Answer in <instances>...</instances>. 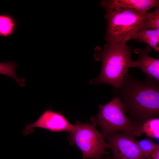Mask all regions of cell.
<instances>
[{"mask_svg":"<svg viewBox=\"0 0 159 159\" xmlns=\"http://www.w3.org/2000/svg\"><path fill=\"white\" fill-rule=\"evenodd\" d=\"M116 93L128 118L143 125L159 116V81L145 76L144 80L134 77L129 71Z\"/></svg>","mask_w":159,"mask_h":159,"instance_id":"obj_1","label":"cell"},{"mask_svg":"<svg viewBox=\"0 0 159 159\" xmlns=\"http://www.w3.org/2000/svg\"><path fill=\"white\" fill-rule=\"evenodd\" d=\"M126 43H106L103 50L96 48L94 58L102 62L101 68L98 77L90 80V84L106 83L115 89L121 86L133 60L132 49Z\"/></svg>","mask_w":159,"mask_h":159,"instance_id":"obj_2","label":"cell"},{"mask_svg":"<svg viewBox=\"0 0 159 159\" xmlns=\"http://www.w3.org/2000/svg\"><path fill=\"white\" fill-rule=\"evenodd\" d=\"M149 13L136 10L119 9L106 11L107 22L104 37L106 43H126L143 29Z\"/></svg>","mask_w":159,"mask_h":159,"instance_id":"obj_3","label":"cell"},{"mask_svg":"<svg viewBox=\"0 0 159 159\" xmlns=\"http://www.w3.org/2000/svg\"><path fill=\"white\" fill-rule=\"evenodd\" d=\"M99 108L97 115L91 117L90 120L99 126L103 136L118 131L132 132L137 136L143 134V125L127 117L123 104L117 96L105 104H100Z\"/></svg>","mask_w":159,"mask_h":159,"instance_id":"obj_4","label":"cell"},{"mask_svg":"<svg viewBox=\"0 0 159 159\" xmlns=\"http://www.w3.org/2000/svg\"><path fill=\"white\" fill-rule=\"evenodd\" d=\"M95 124L81 123L77 121L73 129L68 132V138L71 145H76L81 152L82 159H100L109 153V148L101 132L97 130Z\"/></svg>","mask_w":159,"mask_h":159,"instance_id":"obj_5","label":"cell"},{"mask_svg":"<svg viewBox=\"0 0 159 159\" xmlns=\"http://www.w3.org/2000/svg\"><path fill=\"white\" fill-rule=\"evenodd\" d=\"M103 136L112 150V159H147L138 146L133 133L118 131Z\"/></svg>","mask_w":159,"mask_h":159,"instance_id":"obj_6","label":"cell"},{"mask_svg":"<svg viewBox=\"0 0 159 159\" xmlns=\"http://www.w3.org/2000/svg\"><path fill=\"white\" fill-rule=\"evenodd\" d=\"M74 126V125L70 123L60 113L48 110L45 111L35 122L26 125L23 133L25 135L32 133L35 128H43L52 132H69Z\"/></svg>","mask_w":159,"mask_h":159,"instance_id":"obj_7","label":"cell"},{"mask_svg":"<svg viewBox=\"0 0 159 159\" xmlns=\"http://www.w3.org/2000/svg\"><path fill=\"white\" fill-rule=\"evenodd\" d=\"M151 49V48L148 45L143 49H136L134 52L138 54V58L135 61L132 60L129 67L138 68L146 77L159 81V60L148 55Z\"/></svg>","mask_w":159,"mask_h":159,"instance_id":"obj_8","label":"cell"},{"mask_svg":"<svg viewBox=\"0 0 159 159\" xmlns=\"http://www.w3.org/2000/svg\"><path fill=\"white\" fill-rule=\"evenodd\" d=\"M106 11L119 9H133L147 12L159 6L158 0H105L99 3Z\"/></svg>","mask_w":159,"mask_h":159,"instance_id":"obj_9","label":"cell"},{"mask_svg":"<svg viewBox=\"0 0 159 159\" xmlns=\"http://www.w3.org/2000/svg\"><path fill=\"white\" fill-rule=\"evenodd\" d=\"M132 39L141 43L145 42L156 52L159 51L158 45L159 42V29H143L137 32Z\"/></svg>","mask_w":159,"mask_h":159,"instance_id":"obj_10","label":"cell"},{"mask_svg":"<svg viewBox=\"0 0 159 159\" xmlns=\"http://www.w3.org/2000/svg\"><path fill=\"white\" fill-rule=\"evenodd\" d=\"M142 130L143 133L153 138H159V118L151 119L146 121L143 125Z\"/></svg>","mask_w":159,"mask_h":159,"instance_id":"obj_11","label":"cell"},{"mask_svg":"<svg viewBox=\"0 0 159 159\" xmlns=\"http://www.w3.org/2000/svg\"><path fill=\"white\" fill-rule=\"evenodd\" d=\"M15 27V23L13 18L9 15H0V35L7 36L13 32Z\"/></svg>","mask_w":159,"mask_h":159,"instance_id":"obj_12","label":"cell"},{"mask_svg":"<svg viewBox=\"0 0 159 159\" xmlns=\"http://www.w3.org/2000/svg\"><path fill=\"white\" fill-rule=\"evenodd\" d=\"M17 65L14 63L8 61L5 62H0V74L14 79L18 82L22 84L21 79L17 77L15 70Z\"/></svg>","mask_w":159,"mask_h":159,"instance_id":"obj_13","label":"cell"},{"mask_svg":"<svg viewBox=\"0 0 159 159\" xmlns=\"http://www.w3.org/2000/svg\"><path fill=\"white\" fill-rule=\"evenodd\" d=\"M159 29V6L149 13L148 16L144 23L143 29Z\"/></svg>","mask_w":159,"mask_h":159,"instance_id":"obj_14","label":"cell"},{"mask_svg":"<svg viewBox=\"0 0 159 159\" xmlns=\"http://www.w3.org/2000/svg\"><path fill=\"white\" fill-rule=\"evenodd\" d=\"M136 142L140 150L147 159L153 151L159 148V145L148 138L137 140Z\"/></svg>","mask_w":159,"mask_h":159,"instance_id":"obj_15","label":"cell"},{"mask_svg":"<svg viewBox=\"0 0 159 159\" xmlns=\"http://www.w3.org/2000/svg\"><path fill=\"white\" fill-rule=\"evenodd\" d=\"M147 159H159V148L153 151Z\"/></svg>","mask_w":159,"mask_h":159,"instance_id":"obj_16","label":"cell"},{"mask_svg":"<svg viewBox=\"0 0 159 159\" xmlns=\"http://www.w3.org/2000/svg\"><path fill=\"white\" fill-rule=\"evenodd\" d=\"M100 159H112V157H110V156H107L105 158H101Z\"/></svg>","mask_w":159,"mask_h":159,"instance_id":"obj_17","label":"cell"}]
</instances>
